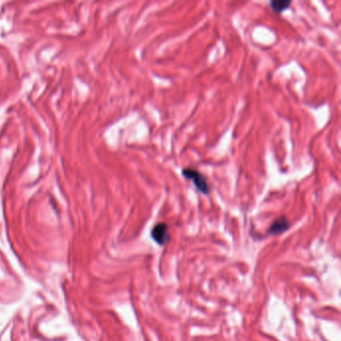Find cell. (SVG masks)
Masks as SVG:
<instances>
[{"instance_id":"3","label":"cell","mask_w":341,"mask_h":341,"mask_svg":"<svg viewBox=\"0 0 341 341\" xmlns=\"http://www.w3.org/2000/svg\"><path fill=\"white\" fill-rule=\"evenodd\" d=\"M290 227H291V223L287 219V217L280 216L279 218L275 219V221L271 224V226L269 227L268 233L270 235H279L287 231Z\"/></svg>"},{"instance_id":"2","label":"cell","mask_w":341,"mask_h":341,"mask_svg":"<svg viewBox=\"0 0 341 341\" xmlns=\"http://www.w3.org/2000/svg\"><path fill=\"white\" fill-rule=\"evenodd\" d=\"M151 238L160 246L165 245L169 238V232H168V225L164 222H159L153 226L151 230Z\"/></svg>"},{"instance_id":"4","label":"cell","mask_w":341,"mask_h":341,"mask_svg":"<svg viewBox=\"0 0 341 341\" xmlns=\"http://www.w3.org/2000/svg\"><path fill=\"white\" fill-rule=\"evenodd\" d=\"M291 4L292 1H290V0H272L269 3V6L275 13H281L282 11L289 8Z\"/></svg>"},{"instance_id":"1","label":"cell","mask_w":341,"mask_h":341,"mask_svg":"<svg viewBox=\"0 0 341 341\" xmlns=\"http://www.w3.org/2000/svg\"><path fill=\"white\" fill-rule=\"evenodd\" d=\"M183 177L191 180L193 182V184L195 188L202 194H209L210 193L211 187L209 185V183L207 181V178L205 177L204 174H202L200 171L193 169L191 167H185L183 168L181 171Z\"/></svg>"}]
</instances>
